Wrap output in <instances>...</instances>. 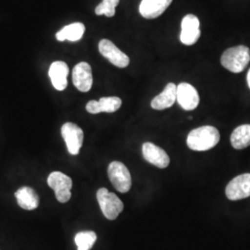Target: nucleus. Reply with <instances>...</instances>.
I'll use <instances>...</instances> for the list:
<instances>
[{"label": "nucleus", "mask_w": 250, "mask_h": 250, "mask_svg": "<svg viewBox=\"0 0 250 250\" xmlns=\"http://www.w3.org/2000/svg\"><path fill=\"white\" fill-rule=\"evenodd\" d=\"M220 137L218 129L205 125L192 130L188 134L187 144L188 147L194 151H207L218 145Z\"/></svg>", "instance_id": "obj_1"}, {"label": "nucleus", "mask_w": 250, "mask_h": 250, "mask_svg": "<svg viewBox=\"0 0 250 250\" xmlns=\"http://www.w3.org/2000/svg\"><path fill=\"white\" fill-rule=\"evenodd\" d=\"M250 62V49L246 45L230 47L224 51L221 63L225 69L233 73L243 72Z\"/></svg>", "instance_id": "obj_2"}, {"label": "nucleus", "mask_w": 250, "mask_h": 250, "mask_svg": "<svg viewBox=\"0 0 250 250\" xmlns=\"http://www.w3.org/2000/svg\"><path fill=\"white\" fill-rule=\"evenodd\" d=\"M97 198L100 209L107 220H115L124 210L125 206L123 201L114 193L109 192L107 188L99 189L97 192Z\"/></svg>", "instance_id": "obj_3"}, {"label": "nucleus", "mask_w": 250, "mask_h": 250, "mask_svg": "<svg viewBox=\"0 0 250 250\" xmlns=\"http://www.w3.org/2000/svg\"><path fill=\"white\" fill-rule=\"evenodd\" d=\"M107 175L117 191L127 193L132 188L131 173L124 163L113 161L108 165Z\"/></svg>", "instance_id": "obj_4"}, {"label": "nucleus", "mask_w": 250, "mask_h": 250, "mask_svg": "<svg viewBox=\"0 0 250 250\" xmlns=\"http://www.w3.org/2000/svg\"><path fill=\"white\" fill-rule=\"evenodd\" d=\"M47 185L55 191L56 198L59 202L66 203L71 199L72 181L68 175L61 171H53L47 178Z\"/></svg>", "instance_id": "obj_5"}, {"label": "nucleus", "mask_w": 250, "mask_h": 250, "mask_svg": "<svg viewBox=\"0 0 250 250\" xmlns=\"http://www.w3.org/2000/svg\"><path fill=\"white\" fill-rule=\"evenodd\" d=\"M225 194L232 201L250 197V173H244L232 179L226 187Z\"/></svg>", "instance_id": "obj_6"}, {"label": "nucleus", "mask_w": 250, "mask_h": 250, "mask_svg": "<svg viewBox=\"0 0 250 250\" xmlns=\"http://www.w3.org/2000/svg\"><path fill=\"white\" fill-rule=\"evenodd\" d=\"M62 135L68 151L72 155H78L83 142V132L73 123H66L62 127Z\"/></svg>", "instance_id": "obj_7"}, {"label": "nucleus", "mask_w": 250, "mask_h": 250, "mask_svg": "<svg viewBox=\"0 0 250 250\" xmlns=\"http://www.w3.org/2000/svg\"><path fill=\"white\" fill-rule=\"evenodd\" d=\"M180 40L186 45L196 44L200 37V22L199 20L194 14H188L185 16L181 24Z\"/></svg>", "instance_id": "obj_8"}, {"label": "nucleus", "mask_w": 250, "mask_h": 250, "mask_svg": "<svg viewBox=\"0 0 250 250\" xmlns=\"http://www.w3.org/2000/svg\"><path fill=\"white\" fill-rule=\"evenodd\" d=\"M99 50L104 58L118 68H126L130 63L129 57L120 50L110 40L102 39L99 42Z\"/></svg>", "instance_id": "obj_9"}, {"label": "nucleus", "mask_w": 250, "mask_h": 250, "mask_svg": "<svg viewBox=\"0 0 250 250\" xmlns=\"http://www.w3.org/2000/svg\"><path fill=\"white\" fill-rule=\"evenodd\" d=\"M72 82L74 86L81 92H88L93 85L92 68L87 62H80L72 70Z\"/></svg>", "instance_id": "obj_10"}, {"label": "nucleus", "mask_w": 250, "mask_h": 250, "mask_svg": "<svg viewBox=\"0 0 250 250\" xmlns=\"http://www.w3.org/2000/svg\"><path fill=\"white\" fill-rule=\"evenodd\" d=\"M142 152L146 161L160 169H165L170 164V157L168 154L154 144L150 142L144 143Z\"/></svg>", "instance_id": "obj_11"}, {"label": "nucleus", "mask_w": 250, "mask_h": 250, "mask_svg": "<svg viewBox=\"0 0 250 250\" xmlns=\"http://www.w3.org/2000/svg\"><path fill=\"white\" fill-rule=\"evenodd\" d=\"M177 102L185 110H194L199 104V95L197 89L188 83L177 85Z\"/></svg>", "instance_id": "obj_12"}, {"label": "nucleus", "mask_w": 250, "mask_h": 250, "mask_svg": "<svg viewBox=\"0 0 250 250\" xmlns=\"http://www.w3.org/2000/svg\"><path fill=\"white\" fill-rule=\"evenodd\" d=\"M122 99L118 97L101 98L99 101H89L86 104V110L91 114H99L100 112L112 113L122 107Z\"/></svg>", "instance_id": "obj_13"}, {"label": "nucleus", "mask_w": 250, "mask_h": 250, "mask_svg": "<svg viewBox=\"0 0 250 250\" xmlns=\"http://www.w3.org/2000/svg\"><path fill=\"white\" fill-rule=\"evenodd\" d=\"M172 0H142L139 12L145 19L158 18L170 7Z\"/></svg>", "instance_id": "obj_14"}, {"label": "nucleus", "mask_w": 250, "mask_h": 250, "mask_svg": "<svg viewBox=\"0 0 250 250\" xmlns=\"http://www.w3.org/2000/svg\"><path fill=\"white\" fill-rule=\"evenodd\" d=\"M177 101V85L169 83L160 95L152 99L151 107L157 110H162L172 107Z\"/></svg>", "instance_id": "obj_15"}, {"label": "nucleus", "mask_w": 250, "mask_h": 250, "mask_svg": "<svg viewBox=\"0 0 250 250\" xmlns=\"http://www.w3.org/2000/svg\"><path fill=\"white\" fill-rule=\"evenodd\" d=\"M49 77L55 89L63 91L68 85L69 67L64 62H55L49 68Z\"/></svg>", "instance_id": "obj_16"}, {"label": "nucleus", "mask_w": 250, "mask_h": 250, "mask_svg": "<svg viewBox=\"0 0 250 250\" xmlns=\"http://www.w3.org/2000/svg\"><path fill=\"white\" fill-rule=\"evenodd\" d=\"M15 197L17 198L18 205L26 210L36 209L39 205V197L33 188L29 187H22L20 188L16 193Z\"/></svg>", "instance_id": "obj_17"}, {"label": "nucleus", "mask_w": 250, "mask_h": 250, "mask_svg": "<svg viewBox=\"0 0 250 250\" xmlns=\"http://www.w3.org/2000/svg\"><path fill=\"white\" fill-rule=\"evenodd\" d=\"M85 32V26L82 22H74L67 26L63 27L62 29L56 34L57 40L63 42L65 40L76 42L82 39Z\"/></svg>", "instance_id": "obj_18"}, {"label": "nucleus", "mask_w": 250, "mask_h": 250, "mask_svg": "<svg viewBox=\"0 0 250 250\" xmlns=\"http://www.w3.org/2000/svg\"><path fill=\"white\" fill-rule=\"evenodd\" d=\"M231 144L235 149H244L250 146V125L236 127L231 134Z\"/></svg>", "instance_id": "obj_19"}, {"label": "nucleus", "mask_w": 250, "mask_h": 250, "mask_svg": "<svg viewBox=\"0 0 250 250\" xmlns=\"http://www.w3.org/2000/svg\"><path fill=\"white\" fill-rule=\"evenodd\" d=\"M74 241L77 250H90L97 241V234L93 231L78 232L74 237Z\"/></svg>", "instance_id": "obj_20"}, {"label": "nucleus", "mask_w": 250, "mask_h": 250, "mask_svg": "<svg viewBox=\"0 0 250 250\" xmlns=\"http://www.w3.org/2000/svg\"><path fill=\"white\" fill-rule=\"evenodd\" d=\"M120 3V0H102V2L97 6L95 12L97 15H105L111 18L115 15L116 7Z\"/></svg>", "instance_id": "obj_21"}, {"label": "nucleus", "mask_w": 250, "mask_h": 250, "mask_svg": "<svg viewBox=\"0 0 250 250\" xmlns=\"http://www.w3.org/2000/svg\"><path fill=\"white\" fill-rule=\"evenodd\" d=\"M247 80H248V84H249V86H250V70L248 72V76H247Z\"/></svg>", "instance_id": "obj_22"}]
</instances>
